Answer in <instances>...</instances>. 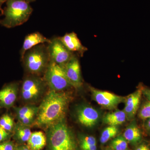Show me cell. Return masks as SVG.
I'll return each mask as SVG.
<instances>
[{
  "instance_id": "22",
  "label": "cell",
  "mask_w": 150,
  "mask_h": 150,
  "mask_svg": "<svg viewBox=\"0 0 150 150\" xmlns=\"http://www.w3.org/2000/svg\"><path fill=\"white\" fill-rule=\"evenodd\" d=\"M38 108L33 105H28L15 108L17 117L18 121L30 113L38 112Z\"/></svg>"
},
{
  "instance_id": "1",
  "label": "cell",
  "mask_w": 150,
  "mask_h": 150,
  "mask_svg": "<svg viewBox=\"0 0 150 150\" xmlns=\"http://www.w3.org/2000/svg\"><path fill=\"white\" fill-rule=\"evenodd\" d=\"M70 97L64 91H50L38 107L35 123L49 127L63 121Z\"/></svg>"
},
{
  "instance_id": "8",
  "label": "cell",
  "mask_w": 150,
  "mask_h": 150,
  "mask_svg": "<svg viewBox=\"0 0 150 150\" xmlns=\"http://www.w3.org/2000/svg\"><path fill=\"white\" fill-rule=\"evenodd\" d=\"M90 89L94 100L104 108L114 109L119 103L125 101L124 98L109 92L98 90L92 87Z\"/></svg>"
},
{
  "instance_id": "28",
  "label": "cell",
  "mask_w": 150,
  "mask_h": 150,
  "mask_svg": "<svg viewBox=\"0 0 150 150\" xmlns=\"http://www.w3.org/2000/svg\"><path fill=\"white\" fill-rule=\"evenodd\" d=\"M142 94H144L145 97L150 102V89L143 88H142Z\"/></svg>"
},
{
  "instance_id": "27",
  "label": "cell",
  "mask_w": 150,
  "mask_h": 150,
  "mask_svg": "<svg viewBox=\"0 0 150 150\" xmlns=\"http://www.w3.org/2000/svg\"><path fill=\"white\" fill-rule=\"evenodd\" d=\"M9 133L0 126V143L4 142L8 138Z\"/></svg>"
},
{
  "instance_id": "19",
  "label": "cell",
  "mask_w": 150,
  "mask_h": 150,
  "mask_svg": "<svg viewBox=\"0 0 150 150\" xmlns=\"http://www.w3.org/2000/svg\"><path fill=\"white\" fill-rule=\"evenodd\" d=\"M118 128L117 126H109L103 131L100 138L101 144H104L112 138L115 137L118 134Z\"/></svg>"
},
{
  "instance_id": "5",
  "label": "cell",
  "mask_w": 150,
  "mask_h": 150,
  "mask_svg": "<svg viewBox=\"0 0 150 150\" xmlns=\"http://www.w3.org/2000/svg\"><path fill=\"white\" fill-rule=\"evenodd\" d=\"M44 74V80L51 91H63L72 86L62 67L51 60Z\"/></svg>"
},
{
  "instance_id": "20",
  "label": "cell",
  "mask_w": 150,
  "mask_h": 150,
  "mask_svg": "<svg viewBox=\"0 0 150 150\" xmlns=\"http://www.w3.org/2000/svg\"><path fill=\"white\" fill-rule=\"evenodd\" d=\"M80 145L82 150H97L96 139L93 136L83 137L81 139Z\"/></svg>"
},
{
  "instance_id": "9",
  "label": "cell",
  "mask_w": 150,
  "mask_h": 150,
  "mask_svg": "<svg viewBox=\"0 0 150 150\" xmlns=\"http://www.w3.org/2000/svg\"><path fill=\"white\" fill-rule=\"evenodd\" d=\"M72 86L79 88L83 84L81 67L79 59L74 55L67 64L62 66Z\"/></svg>"
},
{
  "instance_id": "15",
  "label": "cell",
  "mask_w": 150,
  "mask_h": 150,
  "mask_svg": "<svg viewBox=\"0 0 150 150\" xmlns=\"http://www.w3.org/2000/svg\"><path fill=\"white\" fill-rule=\"evenodd\" d=\"M123 137L125 139L133 145H137L141 142L142 134L135 121H133L126 128Z\"/></svg>"
},
{
  "instance_id": "34",
  "label": "cell",
  "mask_w": 150,
  "mask_h": 150,
  "mask_svg": "<svg viewBox=\"0 0 150 150\" xmlns=\"http://www.w3.org/2000/svg\"></svg>"
},
{
  "instance_id": "29",
  "label": "cell",
  "mask_w": 150,
  "mask_h": 150,
  "mask_svg": "<svg viewBox=\"0 0 150 150\" xmlns=\"http://www.w3.org/2000/svg\"><path fill=\"white\" fill-rule=\"evenodd\" d=\"M135 150H150V148L147 145L143 144L140 145Z\"/></svg>"
},
{
  "instance_id": "21",
  "label": "cell",
  "mask_w": 150,
  "mask_h": 150,
  "mask_svg": "<svg viewBox=\"0 0 150 150\" xmlns=\"http://www.w3.org/2000/svg\"><path fill=\"white\" fill-rule=\"evenodd\" d=\"M0 126L9 132H12L14 129L15 124L13 119L8 114H4L0 118Z\"/></svg>"
},
{
  "instance_id": "13",
  "label": "cell",
  "mask_w": 150,
  "mask_h": 150,
  "mask_svg": "<svg viewBox=\"0 0 150 150\" xmlns=\"http://www.w3.org/2000/svg\"><path fill=\"white\" fill-rule=\"evenodd\" d=\"M59 38L67 49L72 53L76 52L83 56L87 51V48L82 44L77 35L74 32L66 33Z\"/></svg>"
},
{
  "instance_id": "12",
  "label": "cell",
  "mask_w": 150,
  "mask_h": 150,
  "mask_svg": "<svg viewBox=\"0 0 150 150\" xmlns=\"http://www.w3.org/2000/svg\"><path fill=\"white\" fill-rule=\"evenodd\" d=\"M142 88L143 87H141L125 99V108L123 111L129 120L134 118L139 109L142 95Z\"/></svg>"
},
{
  "instance_id": "6",
  "label": "cell",
  "mask_w": 150,
  "mask_h": 150,
  "mask_svg": "<svg viewBox=\"0 0 150 150\" xmlns=\"http://www.w3.org/2000/svg\"><path fill=\"white\" fill-rule=\"evenodd\" d=\"M47 85L44 79L36 75L30 74L23 80L22 85V97L25 101L34 102L42 96Z\"/></svg>"
},
{
  "instance_id": "18",
  "label": "cell",
  "mask_w": 150,
  "mask_h": 150,
  "mask_svg": "<svg viewBox=\"0 0 150 150\" xmlns=\"http://www.w3.org/2000/svg\"><path fill=\"white\" fill-rule=\"evenodd\" d=\"M13 131L16 138L21 142H27L32 134L29 126L20 122L15 125Z\"/></svg>"
},
{
  "instance_id": "24",
  "label": "cell",
  "mask_w": 150,
  "mask_h": 150,
  "mask_svg": "<svg viewBox=\"0 0 150 150\" xmlns=\"http://www.w3.org/2000/svg\"><path fill=\"white\" fill-rule=\"evenodd\" d=\"M139 117L143 120L150 118V102L148 101L142 105L139 113Z\"/></svg>"
},
{
  "instance_id": "33",
  "label": "cell",
  "mask_w": 150,
  "mask_h": 150,
  "mask_svg": "<svg viewBox=\"0 0 150 150\" xmlns=\"http://www.w3.org/2000/svg\"><path fill=\"white\" fill-rule=\"evenodd\" d=\"M25 1H27L28 3H30L33 2L35 1L36 0H25Z\"/></svg>"
},
{
  "instance_id": "3",
  "label": "cell",
  "mask_w": 150,
  "mask_h": 150,
  "mask_svg": "<svg viewBox=\"0 0 150 150\" xmlns=\"http://www.w3.org/2000/svg\"><path fill=\"white\" fill-rule=\"evenodd\" d=\"M49 150H77L72 134L62 121L48 127Z\"/></svg>"
},
{
  "instance_id": "25",
  "label": "cell",
  "mask_w": 150,
  "mask_h": 150,
  "mask_svg": "<svg viewBox=\"0 0 150 150\" xmlns=\"http://www.w3.org/2000/svg\"><path fill=\"white\" fill-rule=\"evenodd\" d=\"M38 112H33L30 113L26 116H24L21 119L19 120L20 123L26 125L27 126H30L34 123L35 121V117L37 116Z\"/></svg>"
},
{
  "instance_id": "32",
  "label": "cell",
  "mask_w": 150,
  "mask_h": 150,
  "mask_svg": "<svg viewBox=\"0 0 150 150\" xmlns=\"http://www.w3.org/2000/svg\"><path fill=\"white\" fill-rule=\"evenodd\" d=\"M29 150L28 147L27 146H23L20 147L18 148L16 150Z\"/></svg>"
},
{
  "instance_id": "7",
  "label": "cell",
  "mask_w": 150,
  "mask_h": 150,
  "mask_svg": "<svg viewBox=\"0 0 150 150\" xmlns=\"http://www.w3.org/2000/svg\"><path fill=\"white\" fill-rule=\"evenodd\" d=\"M48 47L51 61L61 67L67 64L74 56L65 47L59 37L51 39Z\"/></svg>"
},
{
  "instance_id": "17",
  "label": "cell",
  "mask_w": 150,
  "mask_h": 150,
  "mask_svg": "<svg viewBox=\"0 0 150 150\" xmlns=\"http://www.w3.org/2000/svg\"><path fill=\"white\" fill-rule=\"evenodd\" d=\"M126 118L124 111L116 110L106 114L103 118V121L109 126H117L124 123Z\"/></svg>"
},
{
  "instance_id": "2",
  "label": "cell",
  "mask_w": 150,
  "mask_h": 150,
  "mask_svg": "<svg viewBox=\"0 0 150 150\" xmlns=\"http://www.w3.org/2000/svg\"><path fill=\"white\" fill-rule=\"evenodd\" d=\"M33 9L25 0H8L3 10L4 18L0 24L10 28L22 25L29 19Z\"/></svg>"
},
{
  "instance_id": "14",
  "label": "cell",
  "mask_w": 150,
  "mask_h": 150,
  "mask_svg": "<svg viewBox=\"0 0 150 150\" xmlns=\"http://www.w3.org/2000/svg\"><path fill=\"white\" fill-rule=\"evenodd\" d=\"M51 39H48L39 32H34L28 34L25 38L22 48L21 51V57L23 58L26 51L34 46L40 44H49Z\"/></svg>"
},
{
  "instance_id": "16",
  "label": "cell",
  "mask_w": 150,
  "mask_h": 150,
  "mask_svg": "<svg viewBox=\"0 0 150 150\" xmlns=\"http://www.w3.org/2000/svg\"><path fill=\"white\" fill-rule=\"evenodd\" d=\"M46 144V138L41 131L32 133L27 142V147L29 150H41Z\"/></svg>"
},
{
  "instance_id": "30",
  "label": "cell",
  "mask_w": 150,
  "mask_h": 150,
  "mask_svg": "<svg viewBox=\"0 0 150 150\" xmlns=\"http://www.w3.org/2000/svg\"><path fill=\"white\" fill-rule=\"evenodd\" d=\"M144 123V127L146 130L150 133V118L146 119Z\"/></svg>"
},
{
  "instance_id": "31",
  "label": "cell",
  "mask_w": 150,
  "mask_h": 150,
  "mask_svg": "<svg viewBox=\"0 0 150 150\" xmlns=\"http://www.w3.org/2000/svg\"><path fill=\"white\" fill-rule=\"evenodd\" d=\"M8 0H0V11L2 13H3V10L2 8V6L4 4L6 3V2Z\"/></svg>"
},
{
  "instance_id": "10",
  "label": "cell",
  "mask_w": 150,
  "mask_h": 150,
  "mask_svg": "<svg viewBox=\"0 0 150 150\" xmlns=\"http://www.w3.org/2000/svg\"><path fill=\"white\" fill-rule=\"evenodd\" d=\"M76 115L79 123L83 126L89 128L96 124L100 117L98 111L88 105H82L79 107Z\"/></svg>"
},
{
  "instance_id": "26",
  "label": "cell",
  "mask_w": 150,
  "mask_h": 150,
  "mask_svg": "<svg viewBox=\"0 0 150 150\" xmlns=\"http://www.w3.org/2000/svg\"><path fill=\"white\" fill-rule=\"evenodd\" d=\"M0 150H15V149L12 142H6L0 144Z\"/></svg>"
},
{
  "instance_id": "11",
  "label": "cell",
  "mask_w": 150,
  "mask_h": 150,
  "mask_svg": "<svg viewBox=\"0 0 150 150\" xmlns=\"http://www.w3.org/2000/svg\"><path fill=\"white\" fill-rule=\"evenodd\" d=\"M18 85L16 83H9L0 90V108H9L16 101Z\"/></svg>"
},
{
  "instance_id": "4",
  "label": "cell",
  "mask_w": 150,
  "mask_h": 150,
  "mask_svg": "<svg viewBox=\"0 0 150 150\" xmlns=\"http://www.w3.org/2000/svg\"><path fill=\"white\" fill-rule=\"evenodd\" d=\"M26 71L36 76L45 73L51 62L48 46L40 44L26 51L21 59Z\"/></svg>"
},
{
  "instance_id": "23",
  "label": "cell",
  "mask_w": 150,
  "mask_h": 150,
  "mask_svg": "<svg viewBox=\"0 0 150 150\" xmlns=\"http://www.w3.org/2000/svg\"><path fill=\"white\" fill-rule=\"evenodd\" d=\"M110 147L114 150H127L128 148V142L124 137L120 136L111 142Z\"/></svg>"
}]
</instances>
